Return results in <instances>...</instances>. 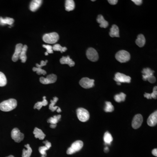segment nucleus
<instances>
[{"label":"nucleus","instance_id":"nucleus-1","mask_svg":"<svg viewBox=\"0 0 157 157\" xmlns=\"http://www.w3.org/2000/svg\"><path fill=\"white\" fill-rule=\"evenodd\" d=\"M17 106V100L14 99H10L0 104V110L5 112H8L14 109Z\"/></svg>","mask_w":157,"mask_h":157},{"label":"nucleus","instance_id":"nucleus-2","mask_svg":"<svg viewBox=\"0 0 157 157\" xmlns=\"http://www.w3.org/2000/svg\"><path fill=\"white\" fill-rule=\"evenodd\" d=\"M59 38V35L56 32H51L45 34L43 37V40L45 43L51 44L57 43Z\"/></svg>","mask_w":157,"mask_h":157},{"label":"nucleus","instance_id":"nucleus-3","mask_svg":"<svg viewBox=\"0 0 157 157\" xmlns=\"http://www.w3.org/2000/svg\"><path fill=\"white\" fill-rule=\"evenodd\" d=\"M115 58L119 62L124 63L130 60V56L128 51L122 50L119 51L115 55Z\"/></svg>","mask_w":157,"mask_h":157},{"label":"nucleus","instance_id":"nucleus-4","mask_svg":"<svg viewBox=\"0 0 157 157\" xmlns=\"http://www.w3.org/2000/svg\"><path fill=\"white\" fill-rule=\"evenodd\" d=\"M78 119L81 122L87 121L90 118V114L88 110L83 108H79L76 110Z\"/></svg>","mask_w":157,"mask_h":157},{"label":"nucleus","instance_id":"nucleus-5","mask_svg":"<svg viewBox=\"0 0 157 157\" xmlns=\"http://www.w3.org/2000/svg\"><path fill=\"white\" fill-rule=\"evenodd\" d=\"M84 146V143L81 141H77L72 144L71 147L68 149L67 154H72L80 151Z\"/></svg>","mask_w":157,"mask_h":157},{"label":"nucleus","instance_id":"nucleus-6","mask_svg":"<svg viewBox=\"0 0 157 157\" xmlns=\"http://www.w3.org/2000/svg\"><path fill=\"white\" fill-rule=\"evenodd\" d=\"M11 137L15 142L20 143L24 139V134L21 132L18 128H14L11 132Z\"/></svg>","mask_w":157,"mask_h":157},{"label":"nucleus","instance_id":"nucleus-7","mask_svg":"<svg viewBox=\"0 0 157 157\" xmlns=\"http://www.w3.org/2000/svg\"><path fill=\"white\" fill-rule=\"evenodd\" d=\"M86 55L88 60L92 62L97 61L99 59V55L97 51L93 48H90L87 50Z\"/></svg>","mask_w":157,"mask_h":157},{"label":"nucleus","instance_id":"nucleus-8","mask_svg":"<svg viewBox=\"0 0 157 157\" xmlns=\"http://www.w3.org/2000/svg\"><path fill=\"white\" fill-rule=\"evenodd\" d=\"M114 80L117 83H130L131 81V78L124 74L117 73L115 75Z\"/></svg>","mask_w":157,"mask_h":157},{"label":"nucleus","instance_id":"nucleus-9","mask_svg":"<svg viewBox=\"0 0 157 157\" xmlns=\"http://www.w3.org/2000/svg\"><path fill=\"white\" fill-rule=\"evenodd\" d=\"M57 76L55 74H51L47 75L46 78L41 77L40 78V82L43 84H53L57 80Z\"/></svg>","mask_w":157,"mask_h":157},{"label":"nucleus","instance_id":"nucleus-10","mask_svg":"<svg viewBox=\"0 0 157 157\" xmlns=\"http://www.w3.org/2000/svg\"><path fill=\"white\" fill-rule=\"evenodd\" d=\"M79 84L83 88L89 89L94 86V80L90 79L87 77H84L80 81Z\"/></svg>","mask_w":157,"mask_h":157},{"label":"nucleus","instance_id":"nucleus-11","mask_svg":"<svg viewBox=\"0 0 157 157\" xmlns=\"http://www.w3.org/2000/svg\"><path fill=\"white\" fill-rule=\"evenodd\" d=\"M142 116L140 114L136 115L134 117L132 122V127L134 129L139 128L141 126L143 122Z\"/></svg>","mask_w":157,"mask_h":157},{"label":"nucleus","instance_id":"nucleus-12","mask_svg":"<svg viewBox=\"0 0 157 157\" xmlns=\"http://www.w3.org/2000/svg\"><path fill=\"white\" fill-rule=\"evenodd\" d=\"M23 45L21 43L18 44L15 47V52L12 57V60L14 62H16L19 59L20 55L23 48Z\"/></svg>","mask_w":157,"mask_h":157},{"label":"nucleus","instance_id":"nucleus-13","mask_svg":"<svg viewBox=\"0 0 157 157\" xmlns=\"http://www.w3.org/2000/svg\"><path fill=\"white\" fill-rule=\"evenodd\" d=\"M43 143L45 144V146L40 147H39L38 150H39V152L42 155L41 157H46V155H47L46 151L49 150L51 147V143L49 142L48 141H43Z\"/></svg>","mask_w":157,"mask_h":157},{"label":"nucleus","instance_id":"nucleus-14","mask_svg":"<svg viewBox=\"0 0 157 157\" xmlns=\"http://www.w3.org/2000/svg\"><path fill=\"white\" fill-rule=\"evenodd\" d=\"M157 123V112H154L150 115L147 120V123L150 127H154Z\"/></svg>","mask_w":157,"mask_h":157},{"label":"nucleus","instance_id":"nucleus-15","mask_svg":"<svg viewBox=\"0 0 157 157\" xmlns=\"http://www.w3.org/2000/svg\"><path fill=\"white\" fill-rule=\"evenodd\" d=\"M43 1L42 0H34L32 1L30 5V9L33 12L36 11L42 5Z\"/></svg>","mask_w":157,"mask_h":157},{"label":"nucleus","instance_id":"nucleus-16","mask_svg":"<svg viewBox=\"0 0 157 157\" xmlns=\"http://www.w3.org/2000/svg\"><path fill=\"white\" fill-rule=\"evenodd\" d=\"M58 99L57 97H54L53 98V99L52 100H51V104L49 106V109L52 112H54V111L56 110L58 113H60L61 112L62 110L61 109L59 108V107L57 106H55V105L56 104V102L58 101Z\"/></svg>","mask_w":157,"mask_h":157},{"label":"nucleus","instance_id":"nucleus-17","mask_svg":"<svg viewBox=\"0 0 157 157\" xmlns=\"http://www.w3.org/2000/svg\"><path fill=\"white\" fill-rule=\"evenodd\" d=\"M60 62L62 64H67L70 67H74L75 66L74 62L70 58L69 56H63L60 60Z\"/></svg>","mask_w":157,"mask_h":157},{"label":"nucleus","instance_id":"nucleus-18","mask_svg":"<svg viewBox=\"0 0 157 157\" xmlns=\"http://www.w3.org/2000/svg\"><path fill=\"white\" fill-rule=\"evenodd\" d=\"M143 73V79L144 81H147V79L150 76L153 75L154 71L152 70L149 68H145L142 71Z\"/></svg>","mask_w":157,"mask_h":157},{"label":"nucleus","instance_id":"nucleus-19","mask_svg":"<svg viewBox=\"0 0 157 157\" xmlns=\"http://www.w3.org/2000/svg\"><path fill=\"white\" fill-rule=\"evenodd\" d=\"M109 35L111 37H119V29L118 26L116 25H114L110 29Z\"/></svg>","mask_w":157,"mask_h":157},{"label":"nucleus","instance_id":"nucleus-20","mask_svg":"<svg viewBox=\"0 0 157 157\" xmlns=\"http://www.w3.org/2000/svg\"><path fill=\"white\" fill-rule=\"evenodd\" d=\"M97 21V22L100 24L99 26L101 28H106L108 27L109 25L108 22L104 19L103 16L101 14H99L98 16Z\"/></svg>","mask_w":157,"mask_h":157},{"label":"nucleus","instance_id":"nucleus-21","mask_svg":"<svg viewBox=\"0 0 157 157\" xmlns=\"http://www.w3.org/2000/svg\"><path fill=\"white\" fill-rule=\"evenodd\" d=\"M33 134L35 135L36 138H38L39 140H43L45 137V134L43 132V131L38 128H36L34 129Z\"/></svg>","mask_w":157,"mask_h":157},{"label":"nucleus","instance_id":"nucleus-22","mask_svg":"<svg viewBox=\"0 0 157 157\" xmlns=\"http://www.w3.org/2000/svg\"><path fill=\"white\" fill-rule=\"evenodd\" d=\"M28 49V46L27 45H24L23 46L20 55L19 59L21 60L22 63H25L27 60V56H26V52Z\"/></svg>","mask_w":157,"mask_h":157},{"label":"nucleus","instance_id":"nucleus-23","mask_svg":"<svg viewBox=\"0 0 157 157\" xmlns=\"http://www.w3.org/2000/svg\"><path fill=\"white\" fill-rule=\"evenodd\" d=\"M14 22V20L12 18L6 17L4 19L2 17H0V25H12Z\"/></svg>","mask_w":157,"mask_h":157},{"label":"nucleus","instance_id":"nucleus-24","mask_svg":"<svg viewBox=\"0 0 157 157\" xmlns=\"http://www.w3.org/2000/svg\"><path fill=\"white\" fill-rule=\"evenodd\" d=\"M136 45L139 47H143L146 43L145 38L144 35L139 34L137 37V39L135 41Z\"/></svg>","mask_w":157,"mask_h":157},{"label":"nucleus","instance_id":"nucleus-25","mask_svg":"<svg viewBox=\"0 0 157 157\" xmlns=\"http://www.w3.org/2000/svg\"><path fill=\"white\" fill-rule=\"evenodd\" d=\"M75 7V2L73 0H67L65 3V8L67 12L73 11Z\"/></svg>","mask_w":157,"mask_h":157},{"label":"nucleus","instance_id":"nucleus-26","mask_svg":"<svg viewBox=\"0 0 157 157\" xmlns=\"http://www.w3.org/2000/svg\"><path fill=\"white\" fill-rule=\"evenodd\" d=\"M43 101H42V102H38L35 104V106L34 107V109H37L38 110H39L43 106H47L48 104V102L46 99V97H45V96L43 97Z\"/></svg>","mask_w":157,"mask_h":157},{"label":"nucleus","instance_id":"nucleus-27","mask_svg":"<svg viewBox=\"0 0 157 157\" xmlns=\"http://www.w3.org/2000/svg\"><path fill=\"white\" fill-rule=\"evenodd\" d=\"M25 147L27 149H24L22 152V157H30L32 153V150L29 144L25 145Z\"/></svg>","mask_w":157,"mask_h":157},{"label":"nucleus","instance_id":"nucleus-28","mask_svg":"<svg viewBox=\"0 0 157 157\" xmlns=\"http://www.w3.org/2000/svg\"><path fill=\"white\" fill-rule=\"evenodd\" d=\"M61 118V115H55L53 117H50L48 119L47 122L51 124H54V125H57V123L58 122L60 121V119Z\"/></svg>","mask_w":157,"mask_h":157},{"label":"nucleus","instance_id":"nucleus-29","mask_svg":"<svg viewBox=\"0 0 157 157\" xmlns=\"http://www.w3.org/2000/svg\"><path fill=\"white\" fill-rule=\"evenodd\" d=\"M104 140L105 143L106 144L110 145L111 142L113 141V138L112 135L110 133L108 132H106L104 135Z\"/></svg>","mask_w":157,"mask_h":157},{"label":"nucleus","instance_id":"nucleus-30","mask_svg":"<svg viewBox=\"0 0 157 157\" xmlns=\"http://www.w3.org/2000/svg\"><path fill=\"white\" fill-rule=\"evenodd\" d=\"M126 94H124L123 93H121L119 94H117L114 97L115 100L117 102L120 103V102L124 101L125 100V98H126Z\"/></svg>","mask_w":157,"mask_h":157},{"label":"nucleus","instance_id":"nucleus-31","mask_svg":"<svg viewBox=\"0 0 157 157\" xmlns=\"http://www.w3.org/2000/svg\"><path fill=\"white\" fill-rule=\"evenodd\" d=\"M7 83V80L5 75L2 72H0V86H5Z\"/></svg>","mask_w":157,"mask_h":157},{"label":"nucleus","instance_id":"nucleus-32","mask_svg":"<svg viewBox=\"0 0 157 157\" xmlns=\"http://www.w3.org/2000/svg\"><path fill=\"white\" fill-rule=\"evenodd\" d=\"M52 49H53V50L55 51H60L61 53L65 52L67 50V47H62L60 44H58L54 45L52 47Z\"/></svg>","mask_w":157,"mask_h":157},{"label":"nucleus","instance_id":"nucleus-33","mask_svg":"<svg viewBox=\"0 0 157 157\" xmlns=\"http://www.w3.org/2000/svg\"><path fill=\"white\" fill-rule=\"evenodd\" d=\"M104 110L106 112H112L114 110V107L110 102H106Z\"/></svg>","mask_w":157,"mask_h":157},{"label":"nucleus","instance_id":"nucleus-34","mask_svg":"<svg viewBox=\"0 0 157 157\" xmlns=\"http://www.w3.org/2000/svg\"><path fill=\"white\" fill-rule=\"evenodd\" d=\"M43 46L46 49V51L45 53V56H48L49 54H52L53 53L52 46L51 45H43Z\"/></svg>","mask_w":157,"mask_h":157},{"label":"nucleus","instance_id":"nucleus-35","mask_svg":"<svg viewBox=\"0 0 157 157\" xmlns=\"http://www.w3.org/2000/svg\"><path fill=\"white\" fill-rule=\"evenodd\" d=\"M32 70L34 72H36L37 74L38 75H40L41 74L45 75L47 73L45 70L42 69V67H33Z\"/></svg>","mask_w":157,"mask_h":157},{"label":"nucleus","instance_id":"nucleus-36","mask_svg":"<svg viewBox=\"0 0 157 157\" xmlns=\"http://www.w3.org/2000/svg\"><path fill=\"white\" fill-rule=\"evenodd\" d=\"M157 86H154L153 88V92L152 93H151V97H152V98L153 99H157Z\"/></svg>","mask_w":157,"mask_h":157},{"label":"nucleus","instance_id":"nucleus-37","mask_svg":"<svg viewBox=\"0 0 157 157\" xmlns=\"http://www.w3.org/2000/svg\"><path fill=\"white\" fill-rule=\"evenodd\" d=\"M147 80L151 84H154L156 81V78L154 77V75H152L147 79Z\"/></svg>","mask_w":157,"mask_h":157},{"label":"nucleus","instance_id":"nucleus-38","mask_svg":"<svg viewBox=\"0 0 157 157\" xmlns=\"http://www.w3.org/2000/svg\"><path fill=\"white\" fill-rule=\"evenodd\" d=\"M47 62H48V60H46L45 61H42L40 65L38 64H36V67H42L44 66H46Z\"/></svg>","mask_w":157,"mask_h":157},{"label":"nucleus","instance_id":"nucleus-39","mask_svg":"<svg viewBox=\"0 0 157 157\" xmlns=\"http://www.w3.org/2000/svg\"><path fill=\"white\" fill-rule=\"evenodd\" d=\"M133 2H134L137 5H140L142 4V0H132Z\"/></svg>","mask_w":157,"mask_h":157},{"label":"nucleus","instance_id":"nucleus-40","mask_svg":"<svg viewBox=\"0 0 157 157\" xmlns=\"http://www.w3.org/2000/svg\"><path fill=\"white\" fill-rule=\"evenodd\" d=\"M108 1L111 5H116L117 2H118L117 0H109V1Z\"/></svg>","mask_w":157,"mask_h":157},{"label":"nucleus","instance_id":"nucleus-41","mask_svg":"<svg viewBox=\"0 0 157 157\" xmlns=\"http://www.w3.org/2000/svg\"><path fill=\"white\" fill-rule=\"evenodd\" d=\"M144 97L147 98V99H152V97H151V94L150 93H146L144 94Z\"/></svg>","mask_w":157,"mask_h":157},{"label":"nucleus","instance_id":"nucleus-42","mask_svg":"<svg viewBox=\"0 0 157 157\" xmlns=\"http://www.w3.org/2000/svg\"><path fill=\"white\" fill-rule=\"evenodd\" d=\"M152 154L153 155H154V156H157V149L156 148L153 149L152 151Z\"/></svg>","mask_w":157,"mask_h":157},{"label":"nucleus","instance_id":"nucleus-43","mask_svg":"<svg viewBox=\"0 0 157 157\" xmlns=\"http://www.w3.org/2000/svg\"><path fill=\"white\" fill-rule=\"evenodd\" d=\"M56 126H57V125H54V124H51L50 125V127L51 128H55Z\"/></svg>","mask_w":157,"mask_h":157},{"label":"nucleus","instance_id":"nucleus-44","mask_svg":"<svg viewBox=\"0 0 157 157\" xmlns=\"http://www.w3.org/2000/svg\"><path fill=\"white\" fill-rule=\"evenodd\" d=\"M117 84L119 85H121V83H119V82H117Z\"/></svg>","mask_w":157,"mask_h":157},{"label":"nucleus","instance_id":"nucleus-45","mask_svg":"<svg viewBox=\"0 0 157 157\" xmlns=\"http://www.w3.org/2000/svg\"><path fill=\"white\" fill-rule=\"evenodd\" d=\"M14 157V156H13V155H10V156H8V157Z\"/></svg>","mask_w":157,"mask_h":157},{"label":"nucleus","instance_id":"nucleus-46","mask_svg":"<svg viewBox=\"0 0 157 157\" xmlns=\"http://www.w3.org/2000/svg\"><path fill=\"white\" fill-rule=\"evenodd\" d=\"M92 1H94V0H92Z\"/></svg>","mask_w":157,"mask_h":157}]
</instances>
